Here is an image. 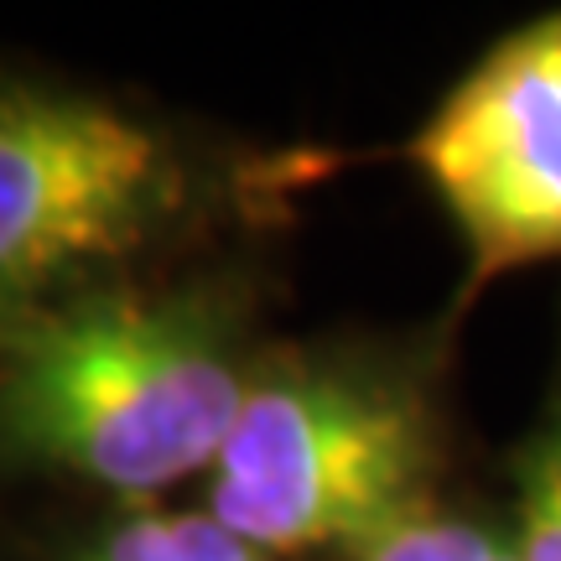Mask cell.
<instances>
[{
	"mask_svg": "<svg viewBox=\"0 0 561 561\" xmlns=\"http://www.w3.org/2000/svg\"><path fill=\"white\" fill-rule=\"evenodd\" d=\"M255 380L203 291H73L0 333V447L146 504L214 473Z\"/></svg>",
	"mask_w": 561,
	"mask_h": 561,
	"instance_id": "6da1fadb",
	"label": "cell"
},
{
	"mask_svg": "<svg viewBox=\"0 0 561 561\" xmlns=\"http://www.w3.org/2000/svg\"><path fill=\"white\" fill-rule=\"evenodd\" d=\"M68 561H276L229 536L208 510H146L110 520Z\"/></svg>",
	"mask_w": 561,
	"mask_h": 561,
	"instance_id": "5b68a950",
	"label": "cell"
},
{
	"mask_svg": "<svg viewBox=\"0 0 561 561\" xmlns=\"http://www.w3.org/2000/svg\"><path fill=\"white\" fill-rule=\"evenodd\" d=\"M348 561H520V551L510 530H494L458 510L421 504L396 525L375 530L369 541H359Z\"/></svg>",
	"mask_w": 561,
	"mask_h": 561,
	"instance_id": "52a82bcc",
	"label": "cell"
},
{
	"mask_svg": "<svg viewBox=\"0 0 561 561\" xmlns=\"http://www.w3.org/2000/svg\"><path fill=\"white\" fill-rule=\"evenodd\" d=\"M468 286L561 255V11L494 42L411 140Z\"/></svg>",
	"mask_w": 561,
	"mask_h": 561,
	"instance_id": "277c9868",
	"label": "cell"
},
{
	"mask_svg": "<svg viewBox=\"0 0 561 561\" xmlns=\"http://www.w3.org/2000/svg\"><path fill=\"white\" fill-rule=\"evenodd\" d=\"M437 462L432 405L401 375L354 359L255 364L208 473V515L261 557L354 551L432 504Z\"/></svg>",
	"mask_w": 561,
	"mask_h": 561,
	"instance_id": "7a4b0ae2",
	"label": "cell"
},
{
	"mask_svg": "<svg viewBox=\"0 0 561 561\" xmlns=\"http://www.w3.org/2000/svg\"><path fill=\"white\" fill-rule=\"evenodd\" d=\"M515 551L520 561H561V359L546 405L515 462Z\"/></svg>",
	"mask_w": 561,
	"mask_h": 561,
	"instance_id": "8992f818",
	"label": "cell"
},
{
	"mask_svg": "<svg viewBox=\"0 0 561 561\" xmlns=\"http://www.w3.org/2000/svg\"><path fill=\"white\" fill-rule=\"evenodd\" d=\"M182 203L172 140L104 100L0 89V333L157 240Z\"/></svg>",
	"mask_w": 561,
	"mask_h": 561,
	"instance_id": "3957f363",
	"label": "cell"
}]
</instances>
